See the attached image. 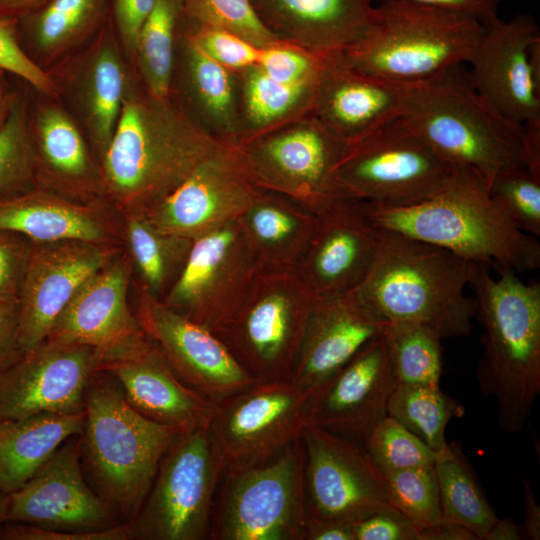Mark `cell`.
Instances as JSON below:
<instances>
[{"label": "cell", "mask_w": 540, "mask_h": 540, "mask_svg": "<svg viewBox=\"0 0 540 540\" xmlns=\"http://www.w3.org/2000/svg\"><path fill=\"white\" fill-rule=\"evenodd\" d=\"M220 144L168 96L135 75L101 158L100 195L120 214H144L173 192Z\"/></svg>", "instance_id": "cell-1"}, {"label": "cell", "mask_w": 540, "mask_h": 540, "mask_svg": "<svg viewBox=\"0 0 540 540\" xmlns=\"http://www.w3.org/2000/svg\"><path fill=\"white\" fill-rule=\"evenodd\" d=\"M379 237L371 269L348 294L385 324H421L442 339L467 335L475 302L465 288L474 262L391 230L379 228Z\"/></svg>", "instance_id": "cell-2"}, {"label": "cell", "mask_w": 540, "mask_h": 540, "mask_svg": "<svg viewBox=\"0 0 540 540\" xmlns=\"http://www.w3.org/2000/svg\"><path fill=\"white\" fill-rule=\"evenodd\" d=\"M474 263L468 287L475 317L483 327L477 367L481 393L497 404V422L520 432L540 394V283L523 282L510 269Z\"/></svg>", "instance_id": "cell-3"}, {"label": "cell", "mask_w": 540, "mask_h": 540, "mask_svg": "<svg viewBox=\"0 0 540 540\" xmlns=\"http://www.w3.org/2000/svg\"><path fill=\"white\" fill-rule=\"evenodd\" d=\"M362 205L374 226L445 248L468 261L497 271L540 267L537 238L512 222L491 198L485 180L469 168L460 167L446 188L419 203Z\"/></svg>", "instance_id": "cell-4"}, {"label": "cell", "mask_w": 540, "mask_h": 540, "mask_svg": "<svg viewBox=\"0 0 540 540\" xmlns=\"http://www.w3.org/2000/svg\"><path fill=\"white\" fill-rule=\"evenodd\" d=\"M178 434L136 411L111 374H91L79 435L81 464L90 486L121 522L139 512Z\"/></svg>", "instance_id": "cell-5"}, {"label": "cell", "mask_w": 540, "mask_h": 540, "mask_svg": "<svg viewBox=\"0 0 540 540\" xmlns=\"http://www.w3.org/2000/svg\"><path fill=\"white\" fill-rule=\"evenodd\" d=\"M400 85L399 120L453 165L475 171L488 186L500 172L526 167L525 128L487 105L463 65Z\"/></svg>", "instance_id": "cell-6"}, {"label": "cell", "mask_w": 540, "mask_h": 540, "mask_svg": "<svg viewBox=\"0 0 540 540\" xmlns=\"http://www.w3.org/2000/svg\"><path fill=\"white\" fill-rule=\"evenodd\" d=\"M485 29L450 10L410 0H379L365 34L336 54L364 75L395 84L417 83L469 63Z\"/></svg>", "instance_id": "cell-7"}, {"label": "cell", "mask_w": 540, "mask_h": 540, "mask_svg": "<svg viewBox=\"0 0 540 540\" xmlns=\"http://www.w3.org/2000/svg\"><path fill=\"white\" fill-rule=\"evenodd\" d=\"M459 168L396 118L349 144L336 166L334 186L340 200L407 206L442 191Z\"/></svg>", "instance_id": "cell-8"}, {"label": "cell", "mask_w": 540, "mask_h": 540, "mask_svg": "<svg viewBox=\"0 0 540 540\" xmlns=\"http://www.w3.org/2000/svg\"><path fill=\"white\" fill-rule=\"evenodd\" d=\"M212 517L214 540H304L308 520L301 437L273 459L227 468Z\"/></svg>", "instance_id": "cell-9"}, {"label": "cell", "mask_w": 540, "mask_h": 540, "mask_svg": "<svg viewBox=\"0 0 540 540\" xmlns=\"http://www.w3.org/2000/svg\"><path fill=\"white\" fill-rule=\"evenodd\" d=\"M223 473L209 427L178 434L143 505L128 522L131 540L209 538L214 494Z\"/></svg>", "instance_id": "cell-10"}, {"label": "cell", "mask_w": 540, "mask_h": 540, "mask_svg": "<svg viewBox=\"0 0 540 540\" xmlns=\"http://www.w3.org/2000/svg\"><path fill=\"white\" fill-rule=\"evenodd\" d=\"M314 299L294 273L257 274L215 334L256 381L289 380Z\"/></svg>", "instance_id": "cell-11"}, {"label": "cell", "mask_w": 540, "mask_h": 540, "mask_svg": "<svg viewBox=\"0 0 540 540\" xmlns=\"http://www.w3.org/2000/svg\"><path fill=\"white\" fill-rule=\"evenodd\" d=\"M235 146L256 186L281 193L315 215L340 201L334 172L349 143L311 111Z\"/></svg>", "instance_id": "cell-12"}, {"label": "cell", "mask_w": 540, "mask_h": 540, "mask_svg": "<svg viewBox=\"0 0 540 540\" xmlns=\"http://www.w3.org/2000/svg\"><path fill=\"white\" fill-rule=\"evenodd\" d=\"M319 392L256 381L215 403L209 430L224 470L267 462L301 437Z\"/></svg>", "instance_id": "cell-13"}, {"label": "cell", "mask_w": 540, "mask_h": 540, "mask_svg": "<svg viewBox=\"0 0 540 540\" xmlns=\"http://www.w3.org/2000/svg\"><path fill=\"white\" fill-rule=\"evenodd\" d=\"M257 274L237 218L192 241L180 275L161 301L216 333L239 307Z\"/></svg>", "instance_id": "cell-14"}, {"label": "cell", "mask_w": 540, "mask_h": 540, "mask_svg": "<svg viewBox=\"0 0 540 540\" xmlns=\"http://www.w3.org/2000/svg\"><path fill=\"white\" fill-rule=\"evenodd\" d=\"M301 439L308 519L354 525L389 505L384 475L363 445L311 423Z\"/></svg>", "instance_id": "cell-15"}, {"label": "cell", "mask_w": 540, "mask_h": 540, "mask_svg": "<svg viewBox=\"0 0 540 540\" xmlns=\"http://www.w3.org/2000/svg\"><path fill=\"white\" fill-rule=\"evenodd\" d=\"M121 252L114 243L31 242L17 295V332L23 354L46 340L79 288Z\"/></svg>", "instance_id": "cell-16"}, {"label": "cell", "mask_w": 540, "mask_h": 540, "mask_svg": "<svg viewBox=\"0 0 540 540\" xmlns=\"http://www.w3.org/2000/svg\"><path fill=\"white\" fill-rule=\"evenodd\" d=\"M539 38L531 14L499 18L486 27L467 70L487 105L533 136H540V82L533 73L530 49Z\"/></svg>", "instance_id": "cell-17"}, {"label": "cell", "mask_w": 540, "mask_h": 540, "mask_svg": "<svg viewBox=\"0 0 540 540\" xmlns=\"http://www.w3.org/2000/svg\"><path fill=\"white\" fill-rule=\"evenodd\" d=\"M135 314L175 373L214 403L256 380L211 330L166 306L136 284Z\"/></svg>", "instance_id": "cell-18"}, {"label": "cell", "mask_w": 540, "mask_h": 540, "mask_svg": "<svg viewBox=\"0 0 540 540\" xmlns=\"http://www.w3.org/2000/svg\"><path fill=\"white\" fill-rule=\"evenodd\" d=\"M6 522L88 532L121 523L85 478L79 435L67 439L19 489L8 495Z\"/></svg>", "instance_id": "cell-19"}, {"label": "cell", "mask_w": 540, "mask_h": 540, "mask_svg": "<svg viewBox=\"0 0 540 540\" xmlns=\"http://www.w3.org/2000/svg\"><path fill=\"white\" fill-rule=\"evenodd\" d=\"M98 359L90 346L45 340L0 373V419L84 413Z\"/></svg>", "instance_id": "cell-20"}, {"label": "cell", "mask_w": 540, "mask_h": 540, "mask_svg": "<svg viewBox=\"0 0 540 540\" xmlns=\"http://www.w3.org/2000/svg\"><path fill=\"white\" fill-rule=\"evenodd\" d=\"M255 189L238 148L220 143L181 185L143 215L162 232L194 240L239 218Z\"/></svg>", "instance_id": "cell-21"}, {"label": "cell", "mask_w": 540, "mask_h": 540, "mask_svg": "<svg viewBox=\"0 0 540 540\" xmlns=\"http://www.w3.org/2000/svg\"><path fill=\"white\" fill-rule=\"evenodd\" d=\"M129 404L146 418L186 433L209 427L215 403L188 386L146 334L99 356Z\"/></svg>", "instance_id": "cell-22"}, {"label": "cell", "mask_w": 540, "mask_h": 540, "mask_svg": "<svg viewBox=\"0 0 540 540\" xmlns=\"http://www.w3.org/2000/svg\"><path fill=\"white\" fill-rule=\"evenodd\" d=\"M379 239L361 202L337 201L316 214L293 273L314 298L347 294L371 269Z\"/></svg>", "instance_id": "cell-23"}, {"label": "cell", "mask_w": 540, "mask_h": 540, "mask_svg": "<svg viewBox=\"0 0 540 540\" xmlns=\"http://www.w3.org/2000/svg\"><path fill=\"white\" fill-rule=\"evenodd\" d=\"M133 271L121 252L79 288L46 340L87 345L101 356L143 335L128 300Z\"/></svg>", "instance_id": "cell-24"}, {"label": "cell", "mask_w": 540, "mask_h": 540, "mask_svg": "<svg viewBox=\"0 0 540 540\" xmlns=\"http://www.w3.org/2000/svg\"><path fill=\"white\" fill-rule=\"evenodd\" d=\"M396 384L382 333L316 397L309 423L362 445L371 429L388 415Z\"/></svg>", "instance_id": "cell-25"}, {"label": "cell", "mask_w": 540, "mask_h": 540, "mask_svg": "<svg viewBox=\"0 0 540 540\" xmlns=\"http://www.w3.org/2000/svg\"><path fill=\"white\" fill-rule=\"evenodd\" d=\"M385 325L348 293L315 298L289 381L321 393Z\"/></svg>", "instance_id": "cell-26"}, {"label": "cell", "mask_w": 540, "mask_h": 540, "mask_svg": "<svg viewBox=\"0 0 540 540\" xmlns=\"http://www.w3.org/2000/svg\"><path fill=\"white\" fill-rule=\"evenodd\" d=\"M402 87L359 73L325 55L311 113L351 144L399 117Z\"/></svg>", "instance_id": "cell-27"}, {"label": "cell", "mask_w": 540, "mask_h": 540, "mask_svg": "<svg viewBox=\"0 0 540 540\" xmlns=\"http://www.w3.org/2000/svg\"><path fill=\"white\" fill-rule=\"evenodd\" d=\"M264 27L279 41L318 55L341 52L372 23L377 0H250Z\"/></svg>", "instance_id": "cell-28"}, {"label": "cell", "mask_w": 540, "mask_h": 540, "mask_svg": "<svg viewBox=\"0 0 540 540\" xmlns=\"http://www.w3.org/2000/svg\"><path fill=\"white\" fill-rule=\"evenodd\" d=\"M169 97L214 140H237L239 75L207 56L182 27L178 36Z\"/></svg>", "instance_id": "cell-29"}, {"label": "cell", "mask_w": 540, "mask_h": 540, "mask_svg": "<svg viewBox=\"0 0 540 540\" xmlns=\"http://www.w3.org/2000/svg\"><path fill=\"white\" fill-rule=\"evenodd\" d=\"M119 230L100 205L44 187L0 197V231L22 235L32 242L83 240L119 244Z\"/></svg>", "instance_id": "cell-30"}, {"label": "cell", "mask_w": 540, "mask_h": 540, "mask_svg": "<svg viewBox=\"0 0 540 540\" xmlns=\"http://www.w3.org/2000/svg\"><path fill=\"white\" fill-rule=\"evenodd\" d=\"M109 20L93 36L75 67L71 90L84 131L100 162L113 137L127 90L129 72Z\"/></svg>", "instance_id": "cell-31"}, {"label": "cell", "mask_w": 540, "mask_h": 540, "mask_svg": "<svg viewBox=\"0 0 540 540\" xmlns=\"http://www.w3.org/2000/svg\"><path fill=\"white\" fill-rule=\"evenodd\" d=\"M30 126L37 160V186L89 201L100 195L96 165L80 126L54 102L30 106Z\"/></svg>", "instance_id": "cell-32"}, {"label": "cell", "mask_w": 540, "mask_h": 540, "mask_svg": "<svg viewBox=\"0 0 540 540\" xmlns=\"http://www.w3.org/2000/svg\"><path fill=\"white\" fill-rule=\"evenodd\" d=\"M238 219L257 273L286 274L294 272L316 215L281 193L256 186Z\"/></svg>", "instance_id": "cell-33"}, {"label": "cell", "mask_w": 540, "mask_h": 540, "mask_svg": "<svg viewBox=\"0 0 540 540\" xmlns=\"http://www.w3.org/2000/svg\"><path fill=\"white\" fill-rule=\"evenodd\" d=\"M85 412L0 419V491L23 486L69 438L83 431Z\"/></svg>", "instance_id": "cell-34"}, {"label": "cell", "mask_w": 540, "mask_h": 540, "mask_svg": "<svg viewBox=\"0 0 540 540\" xmlns=\"http://www.w3.org/2000/svg\"><path fill=\"white\" fill-rule=\"evenodd\" d=\"M110 5L111 0H49L17 19L20 44L39 66L52 62L94 36L109 20Z\"/></svg>", "instance_id": "cell-35"}, {"label": "cell", "mask_w": 540, "mask_h": 540, "mask_svg": "<svg viewBox=\"0 0 540 540\" xmlns=\"http://www.w3.org/2000/svg\"><path fill=\"white\" fill-rule=\"evenodd\" d=\"M237 140L234 145L311 111L317 82H277L256 65L238 71Z\"/></svg>", "instance_id": "cell-36"}, {"label": "cell", "mask_w": 540, "mask_h": 540, "mask_svg": "<svg viewBox=\"0 0 540 540\" xmlns=\"http://www.w3.org/2000/svg\"><path fill=\"white\" fill-rule=\"evenodd\" d=\"M123 239L138 285L162 300L180 275L192 241L160 231L143 214L123 215Z\"/></svg>", "instance_id": "cell-37"}, {"label": "cell", "mask_w": 540, "mask_h": 540, "mask_svg": "<svg viewBox=\"0 0 540 540\" xmlns=\"http://www.w3.org/2000/svg\"><path fill=\"white\" fill-rule=\"evenodd\" d=\"M434 470L441 520L462 525L478 540H484L498 517L457 442L448 443L441 452L436 453Z\"/></svg>", "instance_id": "cell-38"}, {"label": "cell", "mask_w": 540, "mask_h": 540, "mask_svg": "<svg viewBox=\"0 0 540 540\" xmlns=\"http://www.w3.org/2000/svg\"><path fill=\"white\" fill-rule=\"evenodd\" d=\"M183 20L182 0H154L141 28L134 71L145 89L154 96H169Z\"/></svg>", "instance_id": "cell-39"}, {"label": "cell", "mask_w": 540, "mask_h": 540, "mask_svg": "<svg viewBox=\"0 0 540 540\" xmlns=\"http://www.w3.org/2000/svg\"><path fill=\"white\" fill-rule=\"evenodd\" d=\"M387 413L420 438L435 453L448 444L447 424L465 414L455 398L441 391L440 386L396 384L387 406Z\"/></svg>", "instance_id": "cell-40"}, {"label": "cell", "mask_w": 540, "mask_h": 540, "mask_svg": "<svg viewBox=\"0 0 540 540\" xmlns=\"http://www.w3.org/2000/svg\"><path fill=\"white\" fill-rule=\"evenodd\" d=\"M383 337L397 384L439 386L442 338L437 332L417 323H388Z\"/></svg>", "instance_id": "cell-41"}, {"label": "cell", "mask_w": 540, "mask_h": 540, "mask_svg": "<svg viewBox=\"0 0 540 540\" xmlns=\"http://www.w3.org/2000/svg\"><path fill=\"white\" fill-rule=\"evenodd\" d=\"M37 186V160L30 126V101L16 90L9 116L0 130V197Z\"/></svg>", "instance_id": "cell-42"}, {"label": "cell", "mask_w": 540, "mask_h": 540, "mask_svg": "<svg viewBox=\"0 0 540 540\" xmlns=\"http://www.w3.org/2000/svg\"><path fill=\"white\" fill-rule=\"evenodd\" d=\"M388 504L417 528L441 520L440 498L434 466L408 468L384 474Z\"/></svg>", "instance_id": "cell-43"}, {"label": "cell", "mask_w": 540, "mask_h": 540, "mask_svg": "<svg viewBox=\"0 0 540 540\" xmlns=\"http://www.w3.org/2000/svg\"><path fill=\"white\" fill-rule=\"evenodd\" d=\"M362 445L383 475L434 466L436 459L434 451L389 415L371 429Z\"/></svg>", "instance_id": "cell-44"}, {"label": "cell", "mask_w": 540, "mask_h": 540, "mask_svg": "<svg viewBox=\"0 0 540 540\" xmlns=\"http://www.w3.org/2000/svg\"><path fill=\"white\" fill-rule=\"evenodd\" d=\"M186 21L233 33L258 48L277 41L258 19L250 0H182Z\"/></svg>", "instance_id": "cell-45"}, {"label": "cell", "mask_w": 540, "mask_h": 540, "mask_svg": "<svg viewBox=\"0 0 540 540\" xmlns=\"http://www.w3.org/2000/svg\"><path fill=\"white\" fill-rule=\"evenodd\" d=\"M488 190L520 230L540 237V174L525 166L508 169L492 179Z\"/></svg>", "instance_id": "cell-46"}, {"label": "cell", "mask_w": 540, "mask_h": 540, "mask_svg": "<svg viewBox=\"0 0 540 540\" xmlns=\"http://www.w3.org/2000/svg\"><path fill=\"white\" fill-rule=\"evenodd\" d=\"M325 55L282 41L261 48L256 66L271 79L290 85L318 81Z\"/></svg>", "instance_id": "cell-47"}, {"label": "cell", "mask_w": 540, "mask_h": 540, "mask_svg": "<svg viewBox=\"0 0 540 540\" xmlns=\"http://www.w3.org/2000/svg\"><path fill=\"white\" fill-rule=\"evenodd\" d=\"M183 29L207 56L230 70L241 71L257 64L261 48L233 33L193 24L185 18Z\"/></svg>", "instance_id": "cell-48"}, {"label": "cell", "mask_w": 540, "mask_h": 540, "mask_svg": "<svg viewBox=\"0 0 540 540\" xmlns=\"http://www.w3.org/2000/svg\"><path fill=\"white\" fill-rule=\"evenodd\" d=\"M0 70L22 79L36 92L58 95L52 74L34 62L20 44L17 19H0Z\"/></svg>", "instance_id": "cell-49"}, {"label": "cell", "mask_w": 540, "mask_h": 540, "mask_svg": "<svg viewBox=\"0 0 540 540\" xmlns=\"http://www.w3.org/2000/svg\"><path fill=\"white\" fill-rule=\"evenodd\" d=\"M153 4L154 0H111L110 20L133 70L139 34Z\"/></svg>", "instance_id": "cell-50"}, {"label": "cell", "mask_w": 540, "mask_h": 540, "mask_svg": "<svg viewBox=\"0 0 540 540\" xmlns=\"http://www.w3.org/2000/svg\"><path fill=\"white\" fill-rule=\"evenodd\" d=\"M355 540H419L418 528L390 505L354 524Z\"/></svg>", "instance_id": "cell-51"}, {"label": "cell", "mask_w": 540, "mask_h": 540, "mask_svg": "<svg viewBox=\"0 0 540 540\" xmlns=\"http://www.w3.org/2000/svg\"><path fill=\"white\" fill-rule=\"evenodd\" d=\"M0 539L3 540H131V529L128 522L113 528L88 531L67 532L42 529L36 526L5 522L0 528Z\"/></svg>", "instance_id": "cell-52"}, {"label": "cell", "mask_w": 540, "mask_h": 540, "mask_svg": "<svg viewBox=\"0 0 540 540\" xmlns=\"http://www.w3.org/2000/svg\"><path fill=\"white\" fill-rule=\"evenodd\" d=\"M31 242L22 235L0 231V299H17Z\"/></svg>", "instance_id": "cell-53"}, {"label": "cell", "mask_w": 540, "mask_h": 540, "mask_svg": "<svg viewBox=\"0 0 540 540\" xmlns=\"http://www.w3.org/2000/svg\"><path fill=\"white\" fill-rule=\"evenodd\" d=\"M17 299H0V373L21 358Z\"/></svg>", "instance_id": "cell-54"}, {"label": "cell", "mask_w": 540, "mask_h": 540, "mask_svg": "<svg viewBox=\"0 0 540 540\" xmlns=\"http://www.w3.org/2000/svg\"><path fill=\"white\" fill-rule=\"evenodd\" d=\"M379 1V0H377ZM469 16L485 27L499 19V7L504 0H410Z\"/></svg>", "instance_id": "cell-55"}, {"label": "cell", "mask_w": 540, "mask_h": 540, "mask_svg": "<svg viewBox=\"0 0 540 540\" xmlns=\"http://www.w3.org/2000/svg\"><path fill=\"white\" fill-rule=\"evenodd\" d=\"M304 540H355L354 525L308 519Z\"/></svg>", "instance_id": "cell-56"}, {"label": "cell", "mask_w": 540, "mask_h": 540, "mask_svg": "<svg viewBox=\"0 0 540 540\" xmlns=\"http://www.w3.org/2000/svg\"><path fill=\"white\" fill-rule=\"evenodd\" d=\"M419 540H478L467 528L457 523L440 520L437 524L418 530Z\"/></svg>", "instance_id": "cell-57"}, {"label": "cell", "mask_w": 540, "mask_h": 540, "mask_svg": "<svg viewBox=\"0 0 540 540\" xmlns=\"http://www.w3.org/2000/svg\"><path fill=\"white\" fill-rule=\"evenodd\" d=\"M524 487V532L527 538L531 540L540 539V507L538 506L530 482L523 480Z\"/></svg>", "instance_id": "cell-58"}, {"label": "cell", "mask_w": 540, "mask_h": 540, "mask_svg": "<svg viewBox=\"0 0 540 540\" xmlns=\"http://www.w3.org/2000/svg\"><path fill=\"white\" fill-rule=\"evenodd\" d=\"M49 0H0V19H20L27 16Z\"/></svg>", "instance_id": "cell-59"}, {"label": "cell", "mask_w": 540, "mask_h": 540, "mask_svg": "<svg viewBox=\"0 0 540 540\" xmlns=\"http://www.w3.org/2000/svg\"><path fill=\"white\" fill-rule=\"evenodd\" d=\"M521 538L520 529L512 520L497 518L487 531L484 540H519Z\"/></svg>", "instance_id": "cell-60"}, {"label": "cell", "mask_w": 540, "mask_h": 540, "mask_svg": "<svg viewBox=\"0 0 540 540\" xmlns=\"http://www.w3.org/2000/svg\"><path fill=\"white\" fill-rule=\"evenodd\" d=\"M7 75L9 74L0 70V130L9 116L16 95Z\"/></svg>", "instance_id": "cell-61"}, {"label": "cell", "mask_w": 540, "mask_h": 540, "mask_svg": "<svg viewBox=\"0 0 540 540\" xmlns=\"http://www.w3.org/2000/svg\"><path fill=\"white\" fill-rule=\"evenodd\" d=\"M8 495L0 491V528L6 522Z\"/></svg>", "instance_id": "cell-62"}]
</instances>
